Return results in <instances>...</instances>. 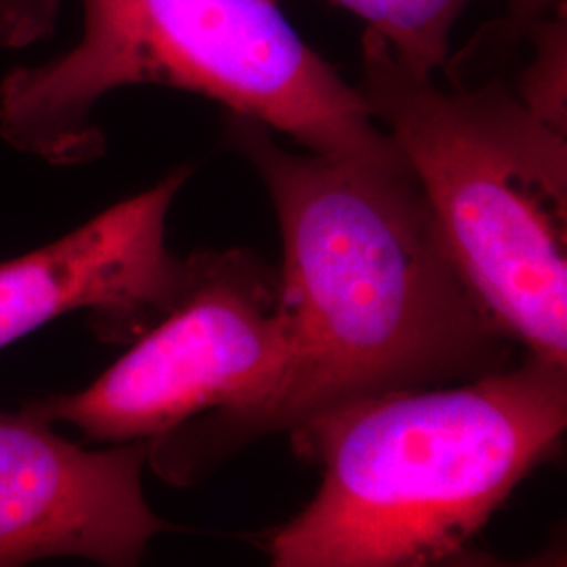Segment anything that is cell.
I'll list each match as a JSON object with an SVG mask.
<instances>
[{
	"label": "cell",
	"instance_id": "9c48e42d",
	"mask_svg": "<svg viewBox=\"0 0 567 567\" xmlns=\"http://www.w3.org/2000/svg\"><path fill=\"white\" fill-rule=\"evenodd\" d=\"M566 13L532 32L536 55L519 84V100L543 121L566 133Z\"/></svg>",
	"mask_w": 567,
	"mask_h": 567
},
{
	"label": "cell",
	"instance_id": "30bf717a",
	"mask_svg": "<svg viewBox=\"0 0 567 567\" xmlns=\"http://www.w3.org/2000/svg\"><path fill=\"white\" fill-rule=\"evenodd\" d=\"M566 13V0H511L507 20L501 21L492 37H480L477 41H494L501 47H511L515 42L532 37L545 21ZM475 41V39H473Z\"/></svg>",
	"mask_w": 567,
	"mask_h": 567
},
{
	"label": "cell",
	"instance_id": "6da1fadb",
	"mask_svg": "<svg viewBox=\"0 0 567 567\" xmlns=\"http://www.w3.org/2000/svg\"><path fill=\"white\" fill-rule=\"evenodd\" d=\"M227 137L278 215L290 355L221 458L334 405L513 365L519 343L466 282L410 168L295 154L238 114Z\"/></svg>",
	"mask_w": 567,
	"mask_h": 567
},
{
	"label": "cell",
	"instance_id": "3957f363",
	"mask_svg": "<svg viewBox=\"0 0 567 567\" xmlns=\"http://www.w3.org/2000/svg\"><path fill=\"white\" fill-rule=\"evenodd\" d=\"M82 41L0 84V133L55 164L102 152L91 110L128 84H164L224 103L307 152L408 168L364 95L284 20L274 0H82Z\"/></svg>",
	"mask_w": 567,
	"mask_h": 567
},
{
	"label": "cell",
	"instance_id": "7a4b0ae2",
	"mask_svg": "<svg viewBox=\"0 0 567 567\" xmlns=\"http://www.w3.org/2000/svg\"><path fill=\"white\" fill-rule=\"evenodd\" d=\"M567 426V364H519L452 385L334 405L290 431L322 471L269 540L276 567H416L465 550Z\"/></svg>",
	"mask_w": 567,
	"mask_h": 567
},
{
	"label": "cell",
	"instance_id": "8992f818",
	"mask_svg": "<svg viewBox=\"0 0 567 567\" xmlns=\"http://www.w3.org/2000/svg\"><path fill=\"white\" fill-rule=\"evenodd\" d=\"M147 446L89 450L21 408L0 410V567L76 557L142 561L168 524L145 501Z\"/></svg>",
	"mask_w": 567,
	"mask_h": 567
},
{
	"label": "cell",
	"instance_id": "ba28073f",
	"mask_svg": "<svg viewBox=\"0 0 567 567\" xmlns=\"http://www.w3.org/2000/svg\"><path fill=\"white\" fill-rule=\"evenodd\" d=\"M278 2V0H274ZM355 13L402 60L433 74L444 68L452 30L473 0H330Z\"/></svg>",
	"mask_w": 567,
	"mask_h": 567
},
{
	"label": "cell",
	"instance_id": "52a82bcc",
	"mask_svg": "<svg viewBox=\"0 0 567 567\" xmlns=\"http://www.w3.org/2000/svg\"><path fill=\"white\" fill-rule=\"evenodd\" d=\"M189 171L116 204L39 250L0 261V349L89 311L103 341H135L179 301L189 257L166 246V215Z\"/></svg>",
	"mask_w": 567,
	"mask_h": 567
},
{
	"label": "cell",
	"instance_id": "5b68a950",
	"mask_svg": "<svg viewBox=\"0 0 567 567\" xmlns=\"http://www.w3.org/2000/svg\"><path fill=\"white\" fill-rule=\"evenodd\" d=\"M288 355L280 274L244 248L198 250L179 301L116 364L23 410L91 442L145 444L164 482L189 486L221 463L227 435L267 402Z\"/></svg>",
	"mask_w": 567,
	"mask_h": 567
},
{
	"label": "cell",
	"instance_id": "277c9868",
	"mask_svg": "<svg viewBox=\"0 0 567 567\" xmlns=\"http://www.w3.org/2000/svg\"><path fill=\"white\" fill-rule=\"evenodd\" d=\"M362 72L466 282L527 353L567 364L566 133L503 82L440 86L372 30Z\"/></svg>",
	"mask_w": 567,
	"mask_h": 567
}]
</instances>
